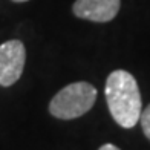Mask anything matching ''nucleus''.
Returning <instances> with one entry per match:
<instances>
[{
	"instance_id": "nucleus-6",
	"label": "nucleus",
	"mask_w": 150,
	"mask_h": 150,
	"mask_svg": "<svg viewBox=\"0 0 150 150\" xmlns=\"http://www.w3.org/2000/svg\"><path fill=\"white\" fill-rule=\"evenodd\" d=\"M98 150H121V149H118L115 144H110V142H107V144H103Z\"/></svg>"
},
{
	"instance_id": "nucleus-7",
	"label": "nucleus",
	"mask_w": 150,
	"mask_h": 150,
	"mask_svg": "<svg viewBox=\"0 0 150 150\" xmlns=\"http://www.w3.org/2000/svg\"><path fill=\"white\" fill-rule=\"evenodd\" d=\"M12 2H17V3H22V2H28V0H12Z\"/></svg>"
},
{
	"instance_id": "nucleus-5",
	"label": "nucleus",
	"mask_w": 150,
	"mask_h": 150,
	"mask_svg": "<svg viewBox=\"0 0 150 150\" xmlns=\"http://www.w3.org/2000/svg\"><path fill=\"white\" fill-rule=\"evenodd\" d=\"M139 121H141V127H142V132L147 136V139L150 141V104L141 112V117H139Z\"/></svg>"
},
{
	"instance_id": "nucleus-4",
	"label": "nucleus",
	"mask_w": 150,
	"mask_h": 150,
	"mask_svg": "<svg viewBox=\"0 0 150 150\" xmlns=\"http://www.w3.org/2000/svg\"><path fill=\"white\" fill-rule=\"evenodd\" d=\"M120 5L121 0H75L72 11L78 18L106 23L117 17Z\"/></svg>"
},
{
	"instance_id": "nucleus-1",
	"label": "nucleus",
	"mask_w": 150,
	"mask_h": 150,
	"mask_svg": "<svg viewBox=\"0 0 150 150\" xmlns=\"http://www.w3.org/2000/svg\"><path fill=\"white\" fill-rule=\"evenodd\" d=\"M106 101L112 118L124 129L136 126L141 117V93L135 77L124 69L109 74L106 81Z\"/></svg>"
},
{
	"instance_id": "nucleus-3",
	"label": "nucleus",
	"mask_w": 150,
	"mask_h": 150,
	"mask_svg": "<svg viewBox=\"0 0 150 150\" xmlns=\"http://www.w3.org/2000/svg\"><path fill=\"white\" fill-rule=\"evenodd\" d=\"M26 49L20 40H8L0 45V86H12L22 77Z\"/></svg>"
},
{
	"instance_id": "nucleus-2",
	"label": "nucleus",
	"mask_w": 150,
	"mask_h": 150,
	"mask_svg": "<svg viewBox=\"0 0 150 150\" xmlns=\"http://www.w3.org/2000/svg\"><path fill=\"white\" fill-rule=\"evenodd\" d=\"M97 101V89L87 81L63 87L49 103V112L58 120H74L89 112Z\"/></svg>"
}]
</instances>
